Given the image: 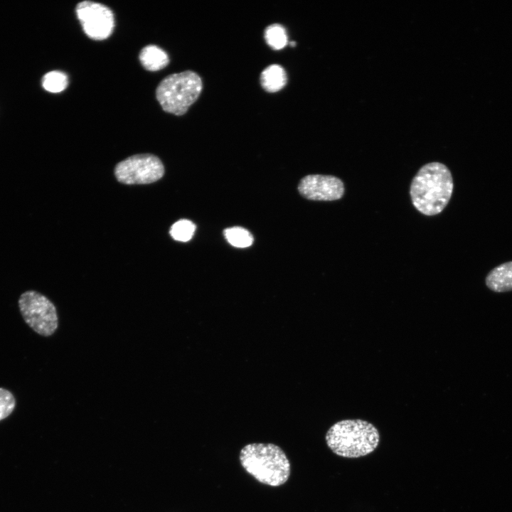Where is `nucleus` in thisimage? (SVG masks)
Wrapping results in <instances>:
<instances>
[{
  "instance_id": "obj_1",
  "label": "nucleus",
  "mask_w": 512,
  "mask_h": 512,
  "mask_svg": "<svg viewBox=\"0 0 512 512\" xmlns=\"http://www.w3.org/2000/svg\"><path fill=\"white\" fill-rule=\"evenodd\" d=\"M453 186L452 176L447 166L437 161L426 164L419 169L410 184L412 205L423 215H437L448 204Z\"/></svg>"
},
{
  "instance_id": "obj_2",
  "label": "nucleus",
  "mask_w": 512,
  "mask_h": 512,
  "mask_svg": "<svg viewBox=\"0 0 512 512\" xmlns=\"http://www.w3.org/2000/svg\"><path fill=\"white\" fill-rule=\"evenodd\" d=\"M240 462L245 470L259 482L279 486L290 475V462L284 452L272 443H251L240 450Z\"/></svg>"
},
{
  "instance_id": "obj_3",
  "label": "nucleus",
  "mask_w": 512,
  "mask_h": 512,
  "mask_svg": "<svg viewBox=\"0 0 512 512\" xmlns=\"http://www.w3.org/2000/svg\"><path fill=\"white\" fill-rule=\"evenodd\" d=\"M329 448L336 455L358 458L372 453L378 446L380 434L363 420H343L334 424L326 434Z\"/></svg>"
},
{
  "instance_id": "obj_4",
  "label": "nucleus",
  "mask_w": 512,
  "mask_h": 512,
  "mask_svg": "<svg viewBox=\"0 0 512 512\" xmlns=\"http://www.w3.org/2000/svg\"><path fill=\"white\" fill-rule=\"evenodd\" d=\"M202 87L200 76L186 70L164 78L156 87V97L165 112L181 116L198 98Z\"/></svg>"
},
{
  "instance_id": "obj_5",
  "label": "nucleus",
  "mask_w": 512,
  "mask_h": 512,
  "mask_svg": "<svg viewBox=\"0 0 512 512\" xmlns=\"http://www.w3.org/2000/svg\"><path fill=\"white\" fill-rule=\"evenodd\" d=\"M20 313L26 324L43 336H50L58 327V316L54 304L43 294L28 290L18 299Z\"/></svg>"
},
{
  "instance_id": "obj_6",
  "label": "nucleus",
  "mask_w": 512,
  "mask_h": 512,
  "mask_svg": "<svg viewBox=\"0 0 512 512\" xmlns=\"http://www.w3.org/2000/svg\"><path fill=\"white\" fill-rule=\"evenodd\" d=\"M164 173L161 161L151 154L129 156L116 166L117 179L125 184H146L160 179Z\"/></svg>"
},
{
  "instance_id": "obj_7",
  "label": "nucleus",
  "mask_w": 512,
  "mask_h": 512,
  "mask_svg": "<svg viewBox=\"0 0 512 512\" xmlns=\"http://www.w3.org/2000/svg\"><path fill=\"white\" fill-rule=\"evenodd\" d=\"M78 20L85 34L93 40H104L113 32L114 17L107 6L91 1L78 3L75 8Z\"/></svg>"
},
{
  "instance_id": "obj_8",
  "label": "nucleus",
  "mask_w": 512,
  "mask_h": 512,
  "mask_svg": "<svg viewBox=\"0 0 512 512\" xmlns=\"http://www.w3.org/2000/svg\"><path fill=\"white\" fill-rule=\"evenodd\" d=\"M299 193L304 198L319 201L341 199L345 192L344 184L338 177L312 174L304 176L298 185Z\"/></svg>"
},
{
  "instance_id": "obj_9",
  "label": "nucleus",
  "mask_w": 512,
  "mask_h": 512,
  "mask_svg": "<svg viewBox=\"0 0 512 512\" xmlns=\"http://www.w3.org/2000/svg\"><path fill=\"white\" fill-rule=\"evenodd\" d=\"M486 284L495 292L512 290V261L503 263L491 270L486 277Z\"/></svg>"
},
{
  "instance_id": "obj_10",
  "label": "nucleus",
  "mask_w": 512,
  "mask_h": 512,
  "mask_svg": "<svg viewBox=\"0 0 512 512\" xmlns=\"http://www.w3.org/2000/svg\"><path fill=\"white\" fill-rule=\"evenodd\" d=\"M139 58L142 66L149 71L159 70L165 68L169 62L167 53L156 45L144 47Z\"/></svg>"
},
{
  "instance_id": "obj_11",
  "label": "nucleus",
  "mask_w": 512,
  "mask_h": 512,
  "mask_svg": "<svg viewBox=\"0 0 512 512\" xmlns=\"http://www.w3.org/2000/svg\"><path fill=\"white\" fill-rule=\"evenodd\" d=\"M287 80L284 69L277 64L267 67L261 73L260 82L267 92H275L282 90Z\"/></svg>"
},
{
  "instance_id": "obj_12",
  "label": "nucleus",
  "mask_w": 512,
  "mask_h": 512,
  "mask_svg": "<svg viewBox=\"0 0 512 512\" xmlns=\"http://www.w3.org/2000/svg\"><path fill=\"white\" fill-rule=\"evenodd\" d=\"M223 234L227 241L236 247H247L252 244L254 240L252 234L241 227L226 228L224 230Z\"/></svg>"
},
{
  "instance_id": "obj_13",
  "label": "nucleus",
  "mask_w": 512,
  "mask_h": 512,
  "mask_svg": "<svg viewBox=\"0 0 512 512\" xmlns=\"http://www.w3.org/2000/svg\"><path fill=\"white\" fill-rule=\"evenodd\" d=\"M68 84L67 75L59 70L50 71L42 78V86L50 92H60L67 87Z\"/></svg>"
},
{
  "instance_id": "obj_14",
  "label": "nucleus",
  "mask_w": 512,
  "mask_h": 512,
  "mask_svg": "<svg viewBox=\"0 0 512 512\" xmlns=\"http://www.w3.org/2000/svg\"><path fill=\"white\" fill-rule=\"evenodd\" d=\"M265 38L267 43L277 50L282 49L287 43L286 30L278 23L272 24L265 29Z\"/></svg>"
},
{
  "instance_id": "obj_15",
  "label": "nucleus",
  "mask_w": 512,
  "mask_h": 512,
  "mask_svg": "<svg viewBox=\"0 0 512 512\" xmlns=\"http://www.w3.org/2000/svg\"><path fill=\"white\" fill-rule=\"evenodd\" d=\"M195 230L196 225L193 222L181 219L172 225L170 235L175 240L187 242L192 238Z\"/></svg>"
},
{
  "instance_id": "obj_16",
  "label": "nucleus",
  "mask_w": 512,
  "mask_h": 512,
  "mask_svg": "<svg viewBox=\"0 0 512 512\" xmlns=\"http://www.w3.org/2000/svg\"><path fill=\"white\" fill-rule=\"evenodd\" d=\"M16 398L9 390L0 388V421L8 417L16 407Z\"/></svg>"
},
{
  "instance_id": "obj_17",
  "label": "nucleus",
  "mask_w": 512,
  "mask_h": 512,
  "mask_svg": "<svg viewBox=\"0 0 512 512\" xmlns=\"http://www.w3.org/2000/svg\"><path fill=\"white\" fill-rule=\"evenodd\" d=\"M295 44H296V43H295V42H291V43H290V45H291L292 46H295Z\"/></svg>"
}]
</instances>
